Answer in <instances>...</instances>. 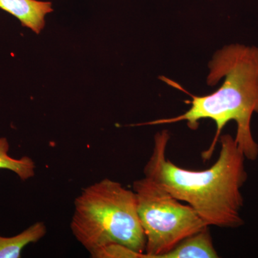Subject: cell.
I'll return each instance as SVG.
<instances>
[{
	"label": "cell",
	"instance_id": "cell-1",
	"mask_svg": "<svg viewBox=\"0 0 258 258\" xmlns=\"http://www.w3.org/2000/svg\"><path fill=\"white\" fill-rule=\"evenodd\" d=\"M167 130L154 136L152 155L144 168L152 179L180 202L190 205L207 225L238 228L244 225L242 186L248 174L246 158L230 134L219 139L220 152L215 164L203 171L188 170L167 159Z\"/></svg>",
	"mask_w": 258,
	"mask_h": 258
},
{
	"label": "cell",
	"instance_id": "cell-3",
	"mask_svg": "<svg viewBox=\"0 0 258 258\" xmlns=\"http://www.w3.org/2000/svg\"><path fill=\"white\" fill-rule=\"evenodd\" d=\"M71 229L90 254L112 244L145 252V235L133 190L103 179L81 191L74 202Z\"/></svg>",
	"mask_w": 258,
	"mask_h": 258
},
{
	"label": "cell",
	"instance_id": "cell-9",
	"mask_svg": "<svg viewBox=\"0 0 258 258\" xmlns=\"http://www.w3.org/2000/svg\"><path fill=\"white\" fill-rule=\"evenodd\" d=\"M93 258H145V254L119 244H112L90 254Z\"/></svg>",
	"mask_w": 258,
	"mask_h": 258
},
{
	"label": "cell",
	"instance_id": "cell-8",
	"mask_svg": "<svg viewBox=\"0 0 258 258\" xmlns=\"http://www.w3.org/2000/svg\"><path fill=\"white\" fill-rule=\"evenodd\" d=\"M10 144L8 139L0 138V169L14 172L22 181H27L35 175L36 165L29 157L15 159L9 155Z\"/></svg>",
	"mask_w": 258,
	"mask_h": 258
},
{
	"label": "cell",
	"instance_id": "cell-2",
	"mask_svg": "<svg viewBox=\"0 0 258 258\" xmlns=\"http://www.w3.org/2000/svg\"><path fill=\"white\" fill-rule=\"evenodd\" d=\"M207 83L215 86L224 78L216 91L206 96L189 94L191 106L182 114L141 123L160 125L186 121L191 130H197L199 121L211 119L216 124V134L212 144L202 154L204 160L211 158L222 129L233 120L237 124L235 140L246 159L258 157V144L251 132V119L258 114V47L233 44L217 51L209 63Z\"/></svg>",
	"mask_w": 258,
	"mask_h": 258
},
{
	"label": "cell",
	"instance_id": "cell-6",
	"mask_svg": "<svg viewBox=\"0 0 258 258\" xmlns=\"http://www.w3.org/2000/svg\"><path fill=\"white\" fill-rule=\"evenodd\" d=\"M209 227L186 237L161 258H217Z\"/></svg>",
	"mask_w": 258,
	"mask_h": 258
},
{
	"label": "cell",
	"instance_id": "cell-7",
	"mask_svg": "<svg viewBox=\"0 0 258 258\" xmlns=\"http://www.w3.org/2000/svg\"><path fill=\"white\" fill-rule=\"evenodd\" d=\"M46 233V225L38 221L13 237L0 236V258L21 257L22 252L27 245L36 243Z\"/></svg>",
	"mask_w": 258,
	"mask_h": 258
},
{
	"label": "cell",
	"instance_id": "cell-4",
	"mask_svg": "<svg viewBox=\"0 0 258 258\" xmlns=\"http://www.w3.org/2000/svg\"><path fill=\"white\" fill-rule=\"evenodd\" d=\"M137 211L145 235V258H161L186 237L209 227L190 205H183L144 176L133 183Z\"/></svg>",
	"mask_w": 258,
	"mask_h": 258
},
{
	"label": "cell",
	"instance_id": "cell-5",
	"mask_svg": "<svg viewBox=\"0 0 258 258\" xmlns=\"http://www.w3.org/2000/svg\"><path fill=\"white\" fill-rule=\"evenodd\" d=\"M0 8L36 34H40L45 27L46 15L53 11L50 2L38 0H0Z\"/></svg>",
	"mask_w": 258,
	"mask_h": 258
}]
</instances>
